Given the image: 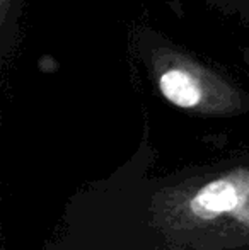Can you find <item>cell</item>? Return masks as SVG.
I'll use <instances>...</instances> for the list:
<instances>
[{
    "instance_id": "1",
    "label": "cell",
    "mask_w": 249,
    "mask_h": 250,
    "mask_svg": "<svg viewBox=\"0 0 249 250\" xmlns=\"http://www.w3.org/2000/svg\"><path fill=\"white\" fill-rule=\"evenodd\" d=\"M152 225L174 250H226L249 245V168L186 179L159 191Z\"/></svg>"
},
{
    "instance_id": "2",
    "label": "cell",
    "mask_w": 249,
    "mask_h": 250,
    "mask_svg": "<svg viewBox=\"0 0 249 250\" xmlns=\"http://www.w3.org/2000/svg\"><path fill=\"white\" fill-rule=\"evenodd\" d=\"M135 53L156 90L174 107L202 118L249 112V92L222 66L147 26L135 27Z\"/></svg>"
},
{
    "instance_id": "4",
    "label": "cell",
    "mask_w": 249,
    "mask_h": 250,
    "mask_svg": "<svg viewBox=\"0 0 249 250\" xmlns=\"http://www.w3.org/2000/svg\"><path fill=\"white\" fill-rule=\"evenodd\" d=\"M202 2L227 16H237L246 26H249V0H202Z\"/></svg>"
},
{
    "instance_id": "3",
    "label": "cell",
    "mask_w": 249,
    "mask_h": 250,
    "mask_svg": "<svg viewBox=\"0 0 249 250\" xmlns=\"http://www.w3.org/2000/svg\"><path fill=\"white\" fill-rule=\"evenodd\" d=\"M26 0H0V63L7 70L21 43V24Z\"/></svg>"
}]
</instances>
